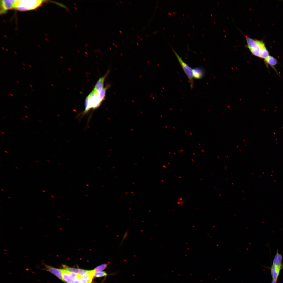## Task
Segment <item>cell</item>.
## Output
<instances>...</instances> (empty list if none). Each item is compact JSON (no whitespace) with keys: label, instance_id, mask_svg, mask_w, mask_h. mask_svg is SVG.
<instances>
[{"label":"cell","instance_id":"cell-36","mask_svg":"<svg viewBox=\"0 0 283 283\" xmlns=\"http://www.w3.org/2000/svg\"><path fill=\"white\" fill-rule=\"evenodd\" d=\"M21 118L22 119H23V120H24V119L23 118H22V117Z\"/></svg>","mask_w":283,"mask_h":283},{"label":"cell","instance_id":"cell-5","mask_svg":"<svg viewBox=\"0 0 283 283\" xmlns=\"http://www.w3.org/2000/svg\"><path fill=\"white\" fill-rule=\"evenodd\" d=\"M1 13H5L6 11L13 9H15L17 0H1Z\"/></svg>","mask_w":283,"mask_h":283},{"label":"cell","instance_id":"cell-3","mask_svg":"<svg viewBox=\"0 0 283 283\" xmlns=\"http://www.w3.org/2000/svg\"><path fill=\"white\" fill-rule=\"evenodd\" d=\"M173 51L176 57L179 62L185 73L188 78L190 84L191 89H192L194 85V82L193 76L192 69L188 64L184 62L179 56L173 48Z\"/></svg>","mask_w":283,"mask_h":283},{"label":"cell","instance_id":"cell-18","mask_svg":"<svg viewBox=\"0 0 283 283\" xmlns=\"http://www.w3.org/2000/svg\"><path fill=\"white\" fill-rule=\"evenodd\" d=\"M108 264H104L96 267L94 270L95 272H99L104 269L107 266Z\"/></svg>","mask_w":283,"mask_h":283},{"label":"cell","instance_id":"cell-7","mask_svg":"<svg viewBox=\"0 0 283 283\" xmlns=\"http://www.w3.org/2000/svg\"><path fill=\"white\" fill-rule=\"evenodd\" d=\"M44 270L50 272L62 280L61 269L57 268L46 264Z\"/></svg>","mask_w":283,"mask_h":283},{"label":"cell","instance_id":"cell-32","mask_svg":"<svg viewBox=\"0 0 283 283\" xmlns=\"http://www.w3.org/2000/svg\"><path fill=\"white\" fill-rule=\"evenodd\" d=\"M23 69H24V70H25V68H24L23 67Z\"/></svg>","mask_w":283,"mask_h":283},{"label":"cell","instance_id":"cell-1","mask_svg":"<svg viewBox=\"0 0 283 283\" xmlns=\"http://www.w3.org/2000/svg\"><path fill=\"white\" fill-rule=\"evenodd\" d=\"M101 103L98 96L97 91L92 90L86 98L84 110L82 112L83 115L86 113L90 110L98 108Z\"/></svg>","mask_w":283,"mask_h":283},{"label":"cell","instance_id":"cell-31","mask_svg":"<svg viewBox=\"0 0 283 283\" xmlns=\"http://www.w3.org/2000/svg\"><path fill=\"white\" fill-rule=\"evenodd\" d=\"M23 65H24V66H25V64H24V63H23Z\"/></svg>","mask_w":283,"mask_h":283},{"label":"cell","instance_id":"cell-4","mask_svg":"<svg viewBox=\"0 0 283 283\" xmlns=\"http://www.w3.org/2000/svg\"><path fill=\"white\" fill-rule=\"evenodd\" d=\"M247 42L246 46L250 51L252 54L255 56L259 57V47L257 42V40H255L246 36Z\"/></svg>","mask_w":283,"mask_h":283},{"label":"cell","instance_id":"cell-37","mask_svg":"<svg viewBox=\"0 0 283 283\" xmlns=\"http://www.w3.org/2000/svg\"><path fill=\"white\" fill-rule=\"evenodd\" d=\"M8 96H9V97H10L8 95Z\"/></svg>","mask_w":283,"mask_h":283},{"label":"cell","instance_id":"cell-34","mask_svg":"<svg viewBox=\"0 0 283 283\" xmlns=\"http://www.w3.org/2000/svg\"><path fill=\"white\" fill-rule=\"evenodd\" d=\"M31 90H32V91H34V90H33V89H31Z\"/></svg>","mask_w":283,"mask_h":283},{"label":"cell","instance_id":"cell-10","mask_svg":"<svg viewBox=\"0 0 283 283\" xmlns=\"http://www.w3.org/2000/svg\"><path fill=\"white\" fill-rule=\"evenodd\" d=\"M192 74L193 78L199 79L203 77L204 71L202 67H197L192 69Z\"/></svg>","mask_w":283,"mask_h":283},{"label":"cell","instance_id":"cell-28","mask_svg":"<svg viewBox=\"0 0 283 283\" xmlns=\"http://www.w3.org/2000/svg\"><path fill=\"white\" fill-rule=\"evenodd\" d=\"M16 82H17V83H19V81H18L16 80Z\"/></svg>","mask_w":283,"mask_h":283},{"label":"cell","instance_id":"cell-11","mask_svg":"<svg viewBox=\"0 0 283 283\" xmlns=\"http://www.w3.org/2000/svg\"><path fill=\"white\" fill-rule=\"evenodd\" d=\"M270 269L272 280L277 282L281 270L273 265Z\"/></svg>","mask_w":283,"mask_h":283},{"label":"cell","instance_id":"cell-15","mask_svg":"<svg viewBox=\"0 0 283 283\" xmlns=\"http://www.w3.org/2000/svg\"><path fill=\"white\" fill-rule=\"evenodd\" d=\"M62 276V280L66 283H72L73 280L69 277L68 271L64 269H61Z\"/></svg>","mask_w":283,"mask_h":283},{"label":"cell","instance_id":"cell-25","mask_svg":"<svg viewBox=\"0 0 283 283\" xmlns=\"http://www.w3.org/2000/svg\"><path fill=\"white\" fill-rule=\"evenodd\" d=\"M29 86H30V87H31V88H32V85H31L30 84H29Z\"/></svg>","mask_w":283,"mask_h":283},{"label":"cell","instance_id":"cell-33","mask_svg":"<svg viewBox=\"0 0 283 283\" xmlns=\"http://www.w3.org/2000/svg\"><path fill=\"white\" fill-rule=\"evenodd\" d=\"M25 94V95H26V96H28V95H27V94Z\"/></svg>","mask_w":283,"mask_h":283},{"label":"cell","instance_id":"cell-21","mask_svg":"<svg viewBox=\"0 0 283 283\" xmlns=\"http://www.w3.org/2000/svg\"><path fill=\"white\" fill-rule=\"evenodd\" d=\"M55 3H56V4H58L59 6H61V7L65 8V9H68V8L66 6L63 5V4H62L59 3L57 2H56Z\"/></svg>","mask_w":283,"mask_h":283},{"label":"cell","instance_id":"cell-24","mask_svg":"<svg viewBox=\"0 0 283 283\" xmlns=\"http://www.w3.org/2000/svg\"><path fill=\"white\" fill-rule=\"evenodd\" d=\"M10 95L11 96H13V95H12V94H10Z\"/></svg>","mask_w":283,"mask_h":283},{"label":"cell","instance_id":"cell-35","mask_svg":"<svg viewBox=\"0 0 283 283\" xmlns=\"http://www.w3.org/2000/svg\"><path fill=\"white\" fill-rule=\"evenodd\" d=\"M39 121H40V122H41V121H40V120H39Z\"/></svg>","mask_w":283,"mask_h":283},{"label":"cell","instance_id":"cell-23","mask_svg":"<svg viewBox=\"0 0 283 283\" xmlns=\"http://www.w3.org/2000/svg\"><path fill=\"white\" fill-rule=\"evenodd\" d=\"M25 117H26V118H28V116H26V115H25Z\"/></svg>","mask_w":283,"mask_h":283},{"label":"cell","instance_id":"cell-19","mask_svg":"<svg viewBox=\"0 0 283 283\" xmlns=\"http://www.w3.org/2000/svg\"><path fill=\"white\" fill-rule=\"evenodd\" d=\"M107 275V274L105 271H99L95 273L94 277H101L106 276Z\"/></svg>","mask_w":283,"mask_h":283},{"label":"cell","instance_id":"cell-27","mask_svg":"<svg viewBox=\"0 0 283 283\" xmlns=\"http://www.w3.org/2000/svg\"><path fill=\"white\" fill-rule=\"evenodd\" d=\"M4 151L5 152H6V153H8V152H7V151Z\"/></svg>","mask_w":283,"mask_h":283},{"label":"cell","instance_id":"cell-30","mask_svg":"<svg viewBox=\"0 0 283 283\" xmlns=\"http://www.w3.org/2000/svg\"><path fill=\"white\" fill-rule=\"evenodd\" d=\"M1 133H3V134H5V133H4V132H1Z\"/></svg>","mask_w":283,"mask_h":283},{"label":"cell","instance_id":"cell-8","mask_svg":"<svg viewBox=\"0 0 283 283\" xmlns=\"http://www.w3.org/2000/svg\"><path fill=\"white\" fill-rule=\"evenodd\" d=\"M282 260V255L279 253L278 250L277 249L273 260L272 265L281 270L283 268Z\"/></svg>","mask_w":283,"mask_h":283},{"label":"cell","instance_id":"cell-6","mask_svg":"<svg viewBox=\"0 0 283 283\" xmlns=\"http://www.w3.org/2000/svg\"><path fill=\"white\" fill-rule=\"evenodd\" d=\"M259 47V57L265 59L269 56V52L266 48L264 42L262 40H257Z\"/></svg>","mask_w":283,"mask_h":283},{"label":"cell","instance_id":"cell-9","mask_svg":"<svg viewBox=\"0 0 283 283\" xmlns=\"http://www.w3.org/2000/svg\"><path fill=\"white\" fill-rule=\"evenodd\" d=\"M110 72L109 70H108L104 75L99 78L93 90L97 91L104 87V82L106 78L109 75Z\"/></svg>","mask_w":283,"mask_h":283},{"label":"cell","instance_id":"cell-17","mask_svg":"<svg viewBox=\"0 0 283 283\" xmlns=\"http://www.w3.org/2000/svg\"><path fill=\"white\" fill-rule=\"evenodd\" d=\"M68 273L70 278L73 280H77L82 278V276L79 274L68 271Z\"/></svg>","mask_w":283,"mask_h":283},{"label":"cell","instance_id":"cell-12","mask_svg":"<svg viewBox=\"0 0 283 283\" xmlns=\"http://www.w3.org/2000/svg\"><path fill=\"white\" fill-rule=\"evenodd\" d=\"M264 61L267 66H270L275 70L274 66L277 63V61L274 57L269 55L264 59Z\"/></svg>","mask_w":283,"mask_h":283},{"label":"cell","instance_id":"cell-14","mask_svg":"<svg viewBox=\"0 0 283 283\" xmlns=\"http://www.w3.org/2000/svg\"><path fill=\"white\" fill-rule=\"evenodd\" d=\"M63 266L64 268V269L70 272L76 273L82 276L85 274L88 271L82 269L69 267L65 265H63Z\"/></svg>","mask_w":283,"mask_h":283},{"label":"cell","instance_id":"cell-13","mask_svg":"<svg viewBox=\"0 0 283 283\" xmlns=\"http://www.w3.org/2000/svg\"><path fill=\"white\" fill-rule=\"evenodd\" d=\"M110 86V85L107 84L105 87L97 91L99 98L102 102L105 100L106 91Z\"/></svg>","mask_w":283,"mask_h":283},{"label":"cell","instance_id":"cell-22","mask_svg":"<svg viewBox=\"0 0 283 283\" xmlns=\"http://www.w3.org/2000/svg\"><path fill=\"white\" fill-rule=\"evenodd\" d=\"M271 283H277V282H275L274 280H272Z\"/></svg>","mask_w":283,"mask_h":283},{"label":"cell","instance_id":"cell-2","mask_svg":"<svg viewBox=\"0 0 283 283\" xmlns=\"http://www.w3.org/2000/svg\"><path fill=\"white\" fill-rule=\"evenodd\" d=\"M43 1L37 0H17L15 9L23 11L32 10L40 6Z\"/></svg>","mask_w":283,"mask_h":283},{"label":"cell","instance_id":"cell-26","mask_svg":"<svg viewBox=\"0 0 283 283\" xmlns=\"http://www.w3.org/2000/svg\"><path fill=\"white\" fill-rule=\"evenodd\" d=\"M25 107L27 108H28V107L26 106H24Z\"/></svg>","mask_w":283,"mask_h":283},{"label":"cell","instance_id":"cell-29","mask_svg":"<svg viewBox=\"0 0 283 283\" xmlns=\"http://www.w3.org/2000/svg\"><path fill=\"white\" fill-rule=\"evenodd\" d=\"M29 65L30 67L32 68V66H31L30 65Z\"/></svg>","mask_w":283,"mask_h":283},{"label":"cell","instance_id":"cell-20","mask_svg":"<svg viewBox=\"0 0 283 283\" xmlns=\"http://www.w3.org/2000/svg\"><path fill=\"white\" fill-rule=\"evenodd\" d=\"M78 279L80 283H89L86 279L83 278Z\"/></svg>","mask_w":283,"mask_h":283},{"label":"cell","instance_id":"cell-16","mask_svg":"<svg viewBox=\"0 0 283 283\" xmlns=\"http://www.w3.org/2000/svg\"><path fill=\"white\" fill-rule=\"evenodd\" d=\"M95 272L93 270L88 271L86 273L83 275L82 276V278L86 279L89 283H91L94 277Z\"/></svg>","mask_w":283,"mask_h":283}]
</instances>
